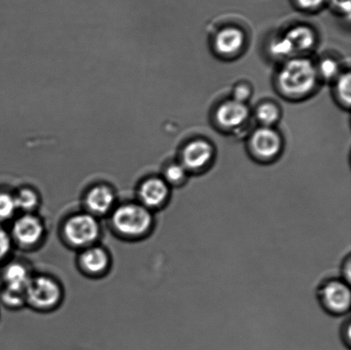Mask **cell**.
I'll return each instance as SVG.
<instances>
[{"instance_id": "cell-7", "label": "cell", "mask_w": 351, "mask_h": 350, "mask_svg": "<svg viewBox=\"0 0 351 350\" xmlns=\"http://www.w3.org/2000/svg\"><path fill=\"white\" fill-rule=\"evenodd\" d=\"M75 265L82 275L88 279H101L108 276L112 267V257L101 242L77 252Z\"/></svg>"}, {"instance_id": "cell-8", "label": "cell", "mask_w": 351, "mask_h": 350, "mask_svg": "<svg viewBox=\"0 0 351 350\" xmlns=\"http://www.w3.org/2000/svg\"><path fill=\"white\" fill-rule=\"evenodd\" d=\"M118 203L115 188L109 184L98 183L84 191L82 197V210L101 221L108 217Z\"/></svg>"}, {"instance_id": "cell-28", "label": "cell", "mask_w": 351, "mask_h": 350, "mask_svg": "<svg viewBox=\"0 0 351 350\" xmlns=\"http://www.w3.org/2000/svg\"><path fill=\"white\" fill-rule=\"evenodd\" d=\"M251 90L247 85H239L234 89L233 99L237 101L245 103L250 98Z\"/></svg>"}, {"instance_id": "cell-27", "label": "cell", "mask_w": 351, "mask_h": 350, "mask_svg": "<svg viewBox=\"0 0 351 350\" xmlns=\"http://www.w3.org/2000/svg\"><path fill=\"white\" fill-rule=\"evenodd\" d=\"M340 279L345 281L347 284L351 283V256L347 255L342 260L340 266Z\"/></svg>"}, {"instance_id": "cell-13", "label": "cell", "mask_w": 351, "mask_h": 350, "mask_svg": "<svg viewBox=\"0 0 351 350\" xmlns=\"http://www.w3.org/2000/svg\"><path fill=\"white\" fill-rule=\"evenodd\" d=\"M250 111L245 103L229 99L223 102L217 109L215 118L223 129H235L249 118Z\"/></svg>"}, {"instance_id": "cell-5", "label": "cell", "mask_w": 351, "mask_h": 350, "mask_svg": "<svg viewBox=\"0 0 351 350\" xmlns=\"http://www.w3.org/2000/svg\"><path fill=\"white\" fill-rule=\"evenodd\" d=\"M10 236L15 249L33 252L43 246L47 238V226L36 214H19L10 222Z\"/></svg>"}, {"instance_id": "cell-11", "label": "cell", "mask_w": 351, "mask_h": 350, "mask_svg": "<svg viewBox=\"0 0 351 350\" xmlns=\"http://www.w3.org/2000/svg\"><path fill=\"white\" fill-rule=\"evenodd\" d=\"M213 157L211 144L205 140H195L184 147L180 163L189 173H201L211 163Z\"/></svg>"}, {"instance_id": "cell-19", "label": "cell", "mask_w": 351, "mask_h": 350, "mask_svg": "<svg viewBox=\"0 0 351 350\" xmlns=\"http://www.w3.org/2000/svg\"><path fill=\"white\" fill-rule=\"evenodd\" d=\"M17 214L13 192L0 190V224L12 222Z\"/></svg>"}, {"instance_id": "cell-10", "label": "cell", "mask_w": 351, "mask_h": 350, "mask_svg": "<svg viewBox=\"0 0 351 350\" xmlns=\"http://www.w3.org/2000/svg\"><path fill=\"white\" fill-rule=\"evenodd\" d=\"M34 273L25 260L12 258L2 265L0 272L1 287L24 292Z\"/></svg>"}, {"instance_id": "cell-14", "label": "cell", "mask_w": 351, "mask_h": 350, "mask_svg": "<svg viewBox=\"0 0 351 350\" xmlns=\"http://www.w3.org/2000/svg\"><path fill=\"white\" fill-rule=\"evenodd\" d=\"M244 42L245 36L242 30L236 27H226L216 34L215 48L223 56H232L242 49Z\"/></svg>"}, {"instance_id": "cell-16", "label": "cell", "mask_w": 351, "mask_h": 350, "mask_svg": "<svg viewBox=\"0 0 351 350\" xmlns=\"http://www.w3.org/2000/svg\"><path fill=\"white\" fill-rule=\"evenodd\" d=\"M19 214H36L41 205V197L36 188L22 186L13 192Z\"/></svg>"}, {"instance_id": "cell-4", "label": "cell", "mask_w": 351, "mask_h": 350, "mask_svg": "<svg viewBox=\"0 0 351 350\" xmlns=\"http://www.w3.org/2000/svg\"><path fill=\"white\" fill-rule=\"evenodd\" d=\"M318 73L308 58H295L285 62L278 75V87L290 98H302L314 90Z\"/></svg>"}, {"instance_id": "cell-25", "label": "cell", "mask_w": 351, "mask_h": 350, "mask_svg": "<svg viewBox=\"0 0 351 350\" xmlns=\"http://www.w3.org/2000/svg\"><path fill=\"white\" fill-rule=\"evenodd\" d=\"M298 8L304 12H316L329 2V0H293Z\"/></svg>"}, {"instance_id": "cell-21", "label": "cell", "mask_w": 351, "mask_h": 350, "mask_svg": "<svg viewBox=\"0 0 351 350\" xmlns=\"http://www.w3.org/2000/svg\"><path fill=\"white\" fill-rule=\"evenodd\" d=\"M336 95L340 104L346 108H350L351 101V80L350 74L340 75L336 84Z\"/></svg>"}, {"instance_id": "cell-1", "label": "cell", "mask_w": 351, "mask_h": 350, "mask_svg": "<svg viewBox=\"0 0 351 350\" xmlns=\"http://www.w3.org/2000/svg\"><path fill=\"white\" fill-rule=\"evenodd\" d=\"M106 218L112 234L129 242L149 238L156 225V214L136 200L119 202Z\"/></svg>"}, {"instance_id": "cell-15", "label": "cell", "mask_w": 351, "mask_h": 350, "mask_svg": "<svg viewBox=\"0 0 351 350\" xmlns=\"http://www.w3.org/2000/svg\"><path fill=\"white\" fill-rule=\"evenodd\" d=\"M290 43L295 53H305L311 50L316 43L315 31L307 25L291 27L284 36Z\"/></svg>"}, {"instance_id": "cell-18", "label": "cell", "mask_w": 351, "mask_h": 350, "mask_svg": "<svg viewBox=\"0 0 351 350\" xmlns=\"http://www.w3.org/2000/svg\"><path fill=\"white\" fill-rule=\"evenodd\" d=\"M0 303L6 310L19 311L26 308L25 294L23 291H17L0 287Z\"/></svg>"}, {"instance_id": "cell-6", "label": "cell", "mask_w": 351, "mask_h": 350, "mask_svg": "<svg viewBox=\"0 0 351 350\" xmlns=\"http://www.w3.org/2000/svg\"><path fill=\"white\" fill-rule=\"evenodd\" d=\"M316 298L326 314L337 317L348 314L351 308L350 284L340 277H329L319 283Z\"/></svg>"}, {"instance_id": "cell-23", "label": "cell", "mask_w": 351, "mask_h": 350, "mask_svg": "<svg viewBox=\"0 0 351 350\" xmlns=\"http://www.w3.org/2000/svg\"><path fill=\"white\" fill-rule=\"evenodd\" d=\"M270 51L271 53L276 58H287L294 53L290 43L284 36L271 41Z\"/></svg>"}, {"instance_id": "cell-2", "label": "cell", "mask_w": 351, "mask_h": 350, "mask_svg": "<svg viewBox=\"0 0 351 350\" xmlns=\"http://www.w3.org/2000/svg\"><path fill=\"white\" fill-rule=\"evenodd\" d=\"M58 234L64 246L80 251L99 242L102 236L101 219L84 210L71 212L62 219Z\"/></svg>"}, {"instance_id": "cell-9", "label": "cell", "mask_w": 351, "mask_h": 350, "mask_svg": "<svg viewBox=\"0 0 351 350\" xmlns=\"http://www.w3.org/2000/svg\"><path fill=\"white\" fill-rule=\"evenodd\" d=\"M171 188L162 177L149 176L143 178L137 185L135 200L156 214L169 204Z\"/></svg>"}, {"instance_id": "cell-26", "label": "cell", "mask_w": 351, "mask_h": 350, "mask_svg": "<svg viewBox=\"0 0 351 350\" xmlns=\"http://www.w3.org/2000/svg\"><path fill=\"white\" fill-rule=\"evenodd\" d=\"M340 338H341L343 345L348 349H351V321L350 318H346L343 322L340 327Z\"/></svg>"}, {"instance_id": "cell-24", "label": "cell", "mask_w": 351, "mask_h": 350, "mask_svg": "<svg viewBox=\"0 0 351 350\" xmlns=\"http://www.w3.org/2000/svg\"><path fill=\"white\" fill-rule=\"evenodd\" d=\"M318 75H321L326 80H332L339 77V64L332 58H326L319 64V68H316Z\"/></svg>"}, {"instance_id": "cell-12", "label": "cell", "mask_w": 351, "mask_h": 350, "mask_svg": "<svg viewBox=\"0 0 351 350\" xmlns=\"http://www.w3.org/2000/svg\"><path fill=\"white\" fill-rule=\"evenodd\" d=\"M250 149L254 155L261 160H271L280 153L282 140L276 130L261 127L253 133L250 138Z\"/></svg>"}, {"instance_id": "cell-20", "label": "cell", "mask_w": 351, "mask_h": 350, "mask_svg": "<svg viewBox=\"0 0 351 350\" xmlns=\"http://www.w3.org/2000/svg\"><path fill=\"white\" fill-rule=\"evenodd\" d=\"M280 118V109L274 103L265 102L258 106L256 110V118L263 127L271 128Z\"/></svg>"}, {"instance_id": "cell-17", "label": "cell", "mask_w": 351, "mask_h": 350, "mask_svg": "<svg viewBox=\"0 0 351 350\" xmlns=\"http://www.w3.org/2000/svg\"><path fill=\"white\" fill-rule=\"evenodd\" d=\"M188 176L189 173L184 166L180 162H174L167 164L160 177L171 188H179L186 184Z\"/></svg>"}, {"instance_id": "cell-3", "label": "cell", "mask_w": 351, "mask_h": 350, "mask_svg": "<svg viewBox=\"0 0 351 350\" xmlns=\"http://www.w3.org/2000/svg\"><path fill=\"white\" fill-rule=\"evenodd\" d=\"M24 294L26 308L40 314L53 313L64 300L63 284L56 277L44 273H34Z\"/></svg>"}, {"instance_id": "cell-22", "label": "cell", "mask_w": 351, "mask_h": 350, "mask_svg": "<svg viewBox=\"0 0 351 350\" xmlns=\"http://www.w3.org/2000/svg\"><path fill=\"white\" fill-rule=\"evenodd\" d=\"M15 249L9 229L0 224V266L3 265L12 258V253Z\"/></svg>"}]
</instances>
